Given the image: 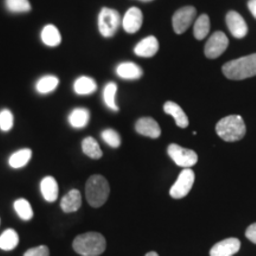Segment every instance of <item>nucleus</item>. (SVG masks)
<instances>
[{
	"label": "nucleus",
	"instance_id": "obj_35",
	"mask_svg": "<svg viewBox=\"0 0 256 256\" xmlns=\"http://www.w3.org/2000/svg\"><path fill=\"white\" fill-rule=\"evenodd\" d=\"M146 256H159V255L156 254V252H148V254H146Z\"/></svg>",
	"mask_w": 256,
	"mask_h": 256
},
{
	"label": "nucleus",
	"instance_id": "obj_4",
	"mask_svg": "<svg viewBox=\"0 0 256 256\" xmlns=\"http://www.w3.org/2000/svg\"><path fill=\"white\" fill-rule=\"evenodd\" d=\"M110 194V188L107 179L95 174L88 179L86 185V196L92 208H101L106 204Z\"/></svg>",
	"mask_w": 256,
	"mask_h": 256
},
{
	"label": "nucleus",
	"instance_id": "obj_21",
	"mask_svg": "<svg viewBox=\"0 0 256 256\" xmlns=\"http://www.w3.org/2000/svg\"><path fill=\"white\" fill-rule=\"evenodd\" d=\"M42 40L46 46L55 48L58 46L62 42V36H60L58 28L54 25H46L42 31Z\"/></svg>",
	"mask_w": 256,
	"mask_h": 256
},
{
	"label": "nucleus",
	"instance_id": "obj_16",
	"mask_svg": "<svg viewBox=\"0 0 256 256\" xmlns=\"http://www.w3.org/2000/svg\"><path fill=\"white\" fill-rule=\"evenodd\" d=\"M164 112L166 114L171 115L174 118L176 124H177L178 127L180 128H186L188 126V119L183 110V108L180 106L176 104V102L168 101L164 104Z\"/></svg>",
	"mask_w": 256,
	"mask_h": 256
},
{
	"label": "nucleus",
	"instance_id": "obj_24",
	"mask_svg": "<svg viewBox=\"0 0 256 256\" xmlns=\"http://www.w3.org/2000/svg\"><path fill=\"white\" fill-rule=\"evenodd\" d=\"M19 244V235L14 229H8L0 236V249L5 252L14 250Z\"/></svg>",
	"mask_w": 256,
	"mask_h": 256
},
{
	"label": "nucleus",
	"instance_id": "obj_11",
	"mask_svg": "<svg viewBox=\"0 0 256 256\" xmlns=\"http://www.w3.org/2000/svg\"><path fill=\"white\" fill-rule=\"evenodd\" d=\"M144 23V14L142 10L138 8H130L122 19L124 30L127 34H136L142 28Z\"/></svg>",
	"mask_w": 256,
	"mask_h": 256
},
{
	"label": "nucleus",
	"instance_id": "obj_26",
	"mask_svg": "<svg viewBox=\"0 0 256 256\" xmlns=\"http://www.w3.org/2000/svg\"><path fill=\"white\" fill-rule=\"evenodd\" d=\"M60 84V80L56 78V76H44L42 78L40 81L37 82L36 84V89L37 92H40L42 95H46V94H50L54 90H56L57 87Z\"/></svg>",
	"mask_w": 256,
	"mask_h": 256
},
{
	"label": "nucleus",
	"instance_id": "obj_9",
	"mask_svg": "<svg viewBox=\"0 0 256 256\" xmlns=\"http://www.w3.org/2000/svg\"><path fill=\"white\" fill-rule=\"evenodd\" d=\"M229 46V40L224 32H215L206 44V56L209 60H216L222 56Z\"/></svg>",
	"mask_w": 256,
	"mask_h": 256
},
{
	"label": "nucleus",
	"instance_id": "obj_25",
	"mask_svg": "<svg viewBox=\"0 0 256 256\" xmlns=\"http://www.w3.org/2000/svg\"><path fill=\"white\" fill-rule=\"evenodd\" d=\"M82 150H83V152H84L86 156H89V158H92V159H95V160L101 159L102 154H104V153H102L100 145H98V142L92 136L86 138V139L83 140Z\"/></svg>",
	"mask_w": 256,
	"mask_h": 256
},
{
	"label": "nucleus",
	"instance_id": "obj_19",
	"mask_svg": "<svg viewBox=\"0 0 256 256\" xmlns=\"http://www.w3.org/2000/svg\"><path fill=\"white\" fill-rule=\"evenodd\" d=\"M89 120H90V112L86 108H76L69 115V124L78 130L87 127Z\"/></svg>",
	"mask_w": 256,
	"mask_h": 256
},
{
	"label": "nucleus",
	"instance_id": "obj_17",
	"mask_svg": "<svg viewBox=\"0 0 256 256\" xmlns=\"http://www.w3.org/2000/svg\"><path fill=\"white\" fill-rule=\"evenodd\" d=\"M40 192L46 202H55L58 198V184L56 179L54 177L44 178L40 183Z\"/></svg>",
	"mask_w": 256,
	"mask_h": 256
},
{
	"label": "nucleus",
	"instance_id": "obj_13",
	"mask_svg": "<svg viewBox=\"0 0 256 256\" xmlns=\"http://www.w3.org/2000/svg\"><path fill=\"white\" fill-rule=\"evenodd\" d=\"M241 249V242L238 238H228L217 243L210 250V256H234Z\"/></svg>",
	"mask_w": 256,
	"mask_h": 256
},
{
	"label": "nucleus",
	"instance_id": "obj_28",
	"mask_svg": "<svg viewBox=\"0 0 256 256\" xmlns=\"http://www.w3.org/2000/svg\"><path fill=\"white\" fill-rule=\"evenodd\" d=\"M14 210L23 220H30L34 217V210H32L31 204L23 198L14 202Z\"/></svg>",
	"mask_w": 256,
	"mask_h": 256
},
{
	"label": "nucleus",
	"instance_id": "obj_20",
	"mask_svg": "<svg viewBox=\"0 0 256 256\" xmlns=\"http://www.w3.org/2000/svg\"><path fill=\"white\" fill-rule=\"evenodd\" d=\"M98 89V84H96L95 80L88 76H81L76 80L74 83V90L78 95H90L92 92H96Z\"/></svg>",
	"mask_w": 256,
	"mask_h": 256
},
{
	"label": "nucleus",
	"instance_id": "obj_15",
	"mask_svg": "<svg viewBox=\"0 0 256 256\" xmlns=\"http://www.w3.org/2000/svg\"><path fill=\"white\" fill-rule=\"evenodd\" d=\"M82 206V194L78 190L69 191L60 202V208L64 212H76Z\"/></svg>",
	"mask_w": 256,
	"mask_h": 256
},
{
	"label": "nucleus",
	"instance_id": "obj_34",
	"mask_svg": "<svg viewBox=\"0 0 256 256\" xmlns=\"http://www.w3.org/2000/svg\"><path fill=\"white\" fill-rule=\"evenodd\" d=\"M248 8L249 11H250V14L254 16V18L256 19V0H249Z\"/></svg>",
	"mask_w": 256,
	"mask_h": 256
},
{
	"label": "nucleus",
	"instance_id": "obj_6",
	"mask_svg": "<svg viewBox=\"0 0 256 256\" xmlns=\"http://www.w3.org/2000/svg\"><path fill=\"white\" fill-rule=\"evenodd\" d=\"M168 152L171 159L176 162V165L180 166V168H191L198 162V156L196 152L192 151V150L184 148V147L179 145H176V144H172V145L168 146Z\"/></svg>",
	"mask_w": 256,
	"mask_h": 256
},
{
	"label": "nucleus",
	"instance_id": "obj_10",
	"mask_svg": "<svg viewBox=\"0 0 256 256\" xmlns=\"http://www.w3.org/2000/svg\"><path fill=\"white\" fill-rule=\"evenodd\" d=\"M226 25H228L230 34L238 40H242L248 34V25L244 18L236 11H230L226 14Z\"/></svg>",
	"mask_w": 256,
	"mask_h": 256
},
{
	"label": "nucleus",
	"instance_id": "obj_31",
	"mask_svg": "<svg viewBox=\"0 0 256 256\" xmlns=\"http://www.w3.org/2000/svg\"><path fill=\"white\" fill-rule=\"evenodd\" d=\"M14 118L11 110H4L0 112V130L2 132H10L14 127Z\"/></svg>",
	"mask_w": 256,
	"mask_h": 256
},
{
	"label": "nucleus",
	"instance_id": "obj_33",
	"mask_svg": "<svg viewBox=\"0 0 256 256\" xmlns=\"http://www.w3.org/2000/svg\"><path fill=\"white\" fill-rule=\"evenodd\" d=\"M246 236H247L249 241H252V243H255L256 244V223L252 224V226H249L247 232H246Z\"/></svg>",
	"mask_w": 256,
	"mask_h": 256
},
{
	"label": "nucleus",
	"instance_id": "obj_23",
	"mask_svg": "<svg viewBox=\"0 0 256 256\" xmlns=\"http://www.w3.org/2000/svg\"><path fill=\"white\" fill-rule=\"evenodd\" d=\"M32 158V151L28 148H24L20 150V151L16 152L10 156L8 159V164L12 168H23L24 166H26L28 164Z\"/></svg>",
	"mask_w": 256,
	"mask_h": 256
},
{
	"label": "nucleus",
	"instance_id": "obj_5",
	"mask_svg": "<svg viewBox=\"0 0 256 256\" xmlns=\"http://www.w3.org/2000/svg\"><path fill=\"white\" fill-rule=\"evenodd\" d=\"M121 25V16L113 8H104L98 14V30L104 38L113 37Z\"/></svg>",
	"mask_w": 256,
	"mask_h": 256
},
{
	"label": "nucleus",
	"instance_id": "obj_8",
	"mask_svg": "<svg viewBox=\"0 0 256 256\" xmlns=\"http://www.w3.org/2000/svg\"><path fill=\"white\" fill-rule=\"evenodd\" d=\"M197 17V11L194 6H185L179 8L172 18L174 30L177 34H183L191 26Z\"/></svg>",
	"mask_w": 256,
	"mask_h": 256
},
{
	"label": "nucleus",
	"instance_id": "obj_22",
	"mask_svg": "<svg viewBox=\"0 0 256 256\" xmlns=\"http://www.w3.org/2000/svg\"><path fill=\"white\" fill-rule=\"evenodd\" d=\"M210 18L208 14H202L200 18L196 19L194 26V34L196 37L197 40H206L210 32Z\"/></svg>",
	"mask_w": 256,
	"mask_h": 256
},
{
	"label": "nucleus",
	"instance_id": "obj_1",
	"mask_svg": "<svg viewBox=\"0 0 256 256\" xmlns=\"http://www.w3.org/2000/svg\"><path fill=\"white\" fill-rule=\"evenodd\" d=\"M223 74L232 81H242L256 76V54L234 60L223 66Z\"/></svg>",
	"mask_w": 256,
	"mask_h": 256
},
{
	"label": "nucleus",
	"instance_id": "obj_29",
	"mask_svg": "<svg viewBox=\"0 0 256 256\" xmlns=\"http://www.w3.org/2000/svg\"><path fill=\"white\" fill-rule=\"evenodd\" d=\"M6 8L12 14H26L31 11L28 0H6Z\"/></svg>",
	"mask_w": 256,
	"mask_h": 256
},
{
	"label": "nucleus",
	"instance_id": "obj_36",
	"mask_svg": "<svg viewBox=\"0 0 256 256\" xmlns=\"http://www.w3.org/2000/svg\"><path fill=\"white\" fill-rule=\"evenodd\" d=\"M139 2H151L153 0H139Z\"/></svg>",
	"mask_w": 256,
	"mask_h": 256
},
{
	"label": "nucleus",
	"instance_id": "obj_18",
	"mask_svg": "<svg viewBox=\"0 0 256 256\" xmlns=\"http://www.w3.org/2000/svg\"><path fill=\"white\" fill-rule=\"evenodd\" d=\"M116 74L124 80H139L142 76V69L136 63L126 62L121 63L116 68Z\"/></svg>",
	"mask_w": 256,
	"mask_h": 256
},
{
	"label": "nucleus",
	"instance_id": "obj_2",
	"mask_svg": "<svg viewBox=\"0 0 256 256\" xmlns=\"http://www.w3.org/2000/svg\"><path fill=\"white\" fill-rule=\"evenodd\" d=\"M107 242L98 232H87L78 235L72 243V248L82 256H100L104 254Z\"/></svg>",
	"mask_w": 256,
	"mask_h": 256
},
{
	"label": "nucleus",
	"instance_id": "obj_3",
	"mask_svg": "<svg viewBox=\"0 0 256 256\" xmlns=\"http://www.w3.org/2000/svg\"><path fill=\"white\" fill-rule=\"evenodd\" d=\"M216 133L226 142H235L242 140L247 133L244 121L240 115H230L217 124Z\"/></svg>",
	"mask_w": 256,
	"mask_h": 256
},
{
	"label": "nucleus",
	"instance_id": "obj_14",
	"mask_svg": "<svg viewBox=\"0 0 256 256\" xmlns=\"http://www.w3.org/2000/svg\"><path fill=\"white\" fill-rule=\"evenodd\" d=\"M159 51V42L154 36H148L145 40H142L134 49L136 56L145 57V58H150V57L156 56V54Z\"/></svg>",
	"mask_w": 256,
	"mask_h": 256
},
{
	"label": "nucleus",
	"instance_id": "obj_32",
	"mask_svg": "<svg viewBox=\"0 0 256 256\" xmlns=\"http://www.w3.org/2000/svg\"><path fill=\"white\" fill-rule=\"evenodd\" d=\"M24 256H50V250L46 246H40V247L28 249Z\"/></svg>",
	"mask_w": 256,
	"mask_h": 256
},
{
	"label": "nucleus",
	"instance_id": "obj_12",
	"mask_svg": "<svg viewBox=\"0 0 256 256\" xmlns=\"http://www.w3.org/2000/svg\"><path fill=\"white\" fill-rule=\"evenodd\" d=\"M136 130L140 136L151 138V139H158L162 136L158 122L152 118H142L136 121Z\"/></svg>",
	"mask_w": 256,
	"mask_h": 256
},
{
	"label": "nucleus",
	"instance_id": "obj_27",
	"mask_svg": "<svg viewBox=\"0 0 256 256\" xmlns=\"http://www.w3.org/2000/svg\"><path fill=\"white\" fill-rule=\"evenodd\" d=\"M116 92H118V86L116 83L110 82L106 86L104 90V104L108 108L114 112H119V107L116 104Z\"/></svg>",
	"mask_w": 256,
	"mask_h": 256
},
{
	"label": "nucleus",
	"instance_id": "obj_7",
	"mask_svg": "<svg viewBox=\"0 0 256 256\" xmlns=\"http://www.w3.org/2000/svg\"><path fill=\"white\" fill-rule=\"evenodd\" d=\"M194 172L191 168H185L177 179L174 186L170 190V196L174 200H182V198L186 197L190 194L192 186H194Z\"/></svg>",
	"mask_w": 256,
	"mask_h": 256
},
{
	"label": "nucleus",
	"instance_id": "obj_30",
	"mask_svg": "<svg viewBox=\"0 0 256 256\" xmlns=\"http://www.w3.org/2000/svg\"><path fill=\"white\" fill-rule=\"evenodd\" d=\"M102 139L108 146L113 147V148H118L121 145V136L119 133L114 130H106L102 132Z\"/></svg>",
	"mask_w": 256,
	"mask_h": 256
}]
</instances>
